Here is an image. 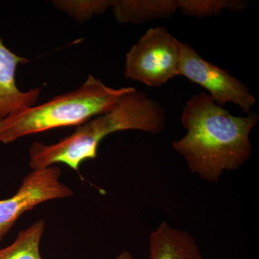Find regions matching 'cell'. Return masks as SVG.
I'll list each match as a JSON object with an SVG mask.
<instances>
[{"label": "cell", "mask_w": 259, "mask_h": 259, "mask_svg": "<svg viewBox=\"0 0 259 259\" xmlns=\"http://www.w3.org/2000/svg\"><path fill=\"white\" fill-rule=\"evenodd\" d=\"M259 115H231L218 106L208 94L193 95L182 110V125L187 134L173 144L185 158L192 173L209 183H216L226 171H235L249 159L250 134Z\"/></svg>", "instance_id": "6da1fadb"}, {"label": "cell", "mask_w": 259, "mask_h": 259, "mask_svg": "<svg viewBox=\"0 0 259 259\" xmlns=\"http://www.w3.org/2000/svg\"><path fill=\"white\" fill-rule=\"evenodd\" d=\"M166 121L161 105L136 90L110 111L93 117L56 144L34 142L30 148L29 165L32 169H38L62 163L79 171L83 161L97 158L99 145L109 135L123 131L158 134L163 131Z\"/></svg>", "instance_id": "7a4b0ae2"}, {"label": "cell", "mask_w": 259, "mask_h": 259, "mask_svg": "<svg viewBox=\"0 0 259 259\" xmlns=\"http://www.w3.org/2000/svg\"><path fill=\"white\" fill-rule=\"evenodd\" d=\"M134 88L114 89L90 75L80 88L37 106L20 109L0 121V144L58 127L82 125L110 111Z\"/></svg>", "instance_id": "3957f363"}, {"label": "cell", "mask_w": 259, "mask_h": 259, "mask_svg": "<svg viewBox=\"0 0 259 259\" xmlns=\"http://www.w3.org/2000/svg\"><path fill=\"white\" fill-rule=\"evenodd\" d=\"M182 44L164 27L148 29L126 54L124 76L150 88L165 84L180 76Z\"/></svg>", "instance_id": "277c9868"}, {"label": "cell", "mask_w": 259, "mask_h": 259, "mask_svg": "<svg viewBox=\"0 0 259 259\" xmlns=\"http://www.w3.org/2000/svg\"><path fill=\"white\" fill-rule=\"evenodd\" d=\"M180 76H185L207 90L218 106L233 103L249 114L256 104L245 83L228 71L204 59L189 44L181 49Z\"/></svg>", "instance_id": "5b68a950"}, {"label": "cell", "mask_w": 259, "mask_h": 259, "mask_svg": "<svg viewBox=\"0 0 259 259\" xmlns=\"http://www.w3.org/2000/svg\"><path fill=\"white\" fill-rule=\"evenodd\" d=\"M59 167L33 169L24 177L18 192L8 199L0 200V241H3L24 213L47 201L70 197L74 194L61 183Z\"/></svg>", "instance_id": "8992f818"}, {"label": "cell", "mask_w": 259, "mask_h": 259, "mask_svg": "<svg viewBox=\"0 0 259 259\" xmlns=\"http://www.w3.org/2000/svg\"><path fill=\"white\" fill-rule=\"evenodd\" d=\"M28 62L5 47L0 37V121L20 109L35 106L40 97L41 88L23 92L17 86V68Z\"/></svg>", "instance_id": "52a82bcc"}, {"label": "cell", "mask_w": 259, "mask_h": 259, "mask_svg": "<svg viewBox=\"0 0 259 259\" xmlns=\"http://www.w3.org/2000/svg\"><path fill=\"white\" fill-rule=\"evenodd\" d=\"M149 259H203L198 245L187 231L162 222L149 237Z\"/></svg>", "instance_id": "ba28073f"}, {"label": "cell", "mask_w": 259, "mask_h": 259, "mask_svg": "<svg viewBox=\"0 0 259 259\" xmlns=\"http://www.w3.org/2000/svg\"><path fill=\"white\" fill-rule=\"evenodd\" d=\"M111 8L116 20L125 25L170 18L179 5L178 0H113Z\"/></svg>", "instance_id": "9c48e42d"}, {"label": "cell", "mask_w": 259, "mask_h": 259, "mask_svg": "<svg viewBox=\"0 0 259 259\" xmlns=\"http://www.w3.org/2000/svg\"><path fill=\"white\" fill-rule=\"evenodd\" d=\"M45 229L42 220L18 233L15 241L0 250V259H42L40 243Z\"/></svg>", "instance_id": "30bf717a"}, {"label": "cell", "mask_w": 259, "mask_h": 259, "mask_svg": "<svg viewBox=\"0 0 259 259\" xmlns=\"http://www.w3.org/2000/svg\"><path fill=\"white\" fill-rule=\"evenodd\" d=\"M248 5L241 0H178L179 9L183 14L199 18L218 16L224 10L241 12Z\"/></svg>", "instance_id": "8fae6325"}, {"label": "cell", "mask_w": 259, "mask_h": 259, "mask_svg": "<svg viewBox=\"0 0 259 259\" xmlns=\"http://www.w3.org/2000/svg\"><path fill=\"white\" fill-rule=\"evenodd\" d=\"M113 0H56V9L64 12L79 23L88 21L95 15L103 14L112 8Z\"/></svg>", "instance_id": "7c38bea8"}, {"label": "cell", "mask_w": 259, "mask_h": 259, "mask_svg": "<svg viewBox=\"0 0 259 259\" xmlns=\"http://www.w3.org/2000/svg\"><path fill=\"white\" fill-rule=\"evenodd\" d=\"M115 259H134L133 255L127 251H123L120 255H117Z\"/></svg>", "instance_id": "4fadbf2b"}]
</instances>
